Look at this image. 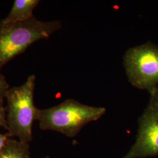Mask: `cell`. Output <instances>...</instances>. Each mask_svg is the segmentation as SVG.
<instances>
[{
  "label": "cell",
  "instance_id": "cell-1",
  "mask_svg": "<svg viewBox=\"0 0 158 158\" xmlns=\"http://www.w3.org/2000/svg\"><path fill=\"white\" fill-rule=\"evenodd\" d=\"M62 28L59 21H42L33 17L21 23L0 21V70L29 46L49 38Z\"/></svg>",
  "mask_w": 158,
  "mask_h": 158
},
{
  "label": "cell",
  "instance_id": "cell-2",
  "mask_svg": "<svg viewBox=\"0 0 158 158\" xmlns=\"http://www.w3.org/2000/svg\"><path fill=\"white\" fill-rule=\"evenodd\" d=\"M106 108L81 104L68 99L53 107L38 111L37 120L40 129L54 131L69 138L77 135L85 125L100 118Z\"/></svg>",
  "mask_w": 158,
  "mask_h": 158
},
{
  "label": "cell",
  "instance_id": "cell-3",
  "mask_svg": "<svg viewBox=\"0 0 158 158\" xmlns=\"http://www.w3.org/2000/svg\"><path fill=\"white\" fill-rule=\"evenodd\" d=\"M36 77L29 76L23 85L8 91L6 134L8 138L17 137L18 140L29 143L33 139L32 127L37 120L39 108L34 104V94Z\"/></svg>",
  "mask_w": 158,
  "mask_h": 158
},
{
  "label": "cell",
  "instance_id": "cell-4",
  "mask_svg": "<svg viewBox=\"0 0 158 158\" xmlns=\"http://www.w3.org/2000/svg\"><path fill=\"white\" fill-rule=\"evenodd\" d=\"M123 60L128 81L133 86L149 93L158 87V45L148 42L131 48Z\"/></svg>",
  "mask_w": 158,
  "mask_h": 158
},
{
  "label": "cell",
  "instance_id": "cell-5",
  "mask_svg": "<svg viewBox=\"0 0 158 158\" xmlns=\"http://www.w3.org/2000/svg\"><path fill=\"white\" fill-rule=\"evenodd\" d=\"M147 107L138 119L136 141L122 158H145L158 156V87L149 92Z\"/></svg>",
  "mask_w": 158,
  "mask_h": 158
},
{
  "label": "cell",
  "instance_id": "cell-6",
  "mask_svg": "<svg viewBox=\"0 0 158 158\" xmlns=\"http://www.w3.org/2000/svg\"><path fill=\"white\" fill-rule=\"evenodd\" d=\"M38 0H15L11 10L2 21L6 23H21L33 18V11L38 5Z\"/></svg>",
  "mask_w": 158,
  "mask_h": 158
},
{
  "label": "cell",
  "instance_id": "cell-7",
  "mask_svg": "<svg viewBox=\"0 0 158 158\" xmlns=\"http://www.w3.org/2000/svg\"><path fill=\"white\" fill-rule=\"evenodd\" d=\"M0 158H31L29 145L8 138L2 148Z\"/></svg>",
  "mask_w": 158,
  "mask_h": 158
},
{
  "label": "cell",
  "instance_id": "cell-8",
  "mask_svg": "<svg viewBox=\"0 0 158 158\" xmlns=\"http://www.w3.org/2000/svg\"><path fill=\"white\" fill-rule=\"evenodd\" d=\"M10 89V86L6 81L5 77L0 74V108L4 107V99Z\"/></svg>",
  "mask_w": 158,
  "mask_h": 158
},
{
  "label": "cell",
  "instance_id": "cell-9",
  "mask_svg": "<svg viewBox=\"0 0 158 158\" xmlns=\"http://www.w3.org/2000/svg\"><path fill=\"white\" fill-rule=\"evenodd\" d=\"M0 127L4 128L7 130L6 122V108H0Z\"/></svg>",
  "mask_w": 158,
  "mask_h": 158
},
{
  "label": "cell",
  "instance_id": "cell-10",
  "mask_svg": "<svg viewBox=\"0 0 158 158\" xmlns=\"http://www.w3.org/2000/svg\"><path fill=\"white\" fill-rule=\"evenodd\" d=\"M8 138V136L6 135V134H3L0 132V155H1L2 150V148L6 143V141L7 140Z\"/></svg>",
  "mask_w": 158,
  "mask_h": 158
}]
</instances>
